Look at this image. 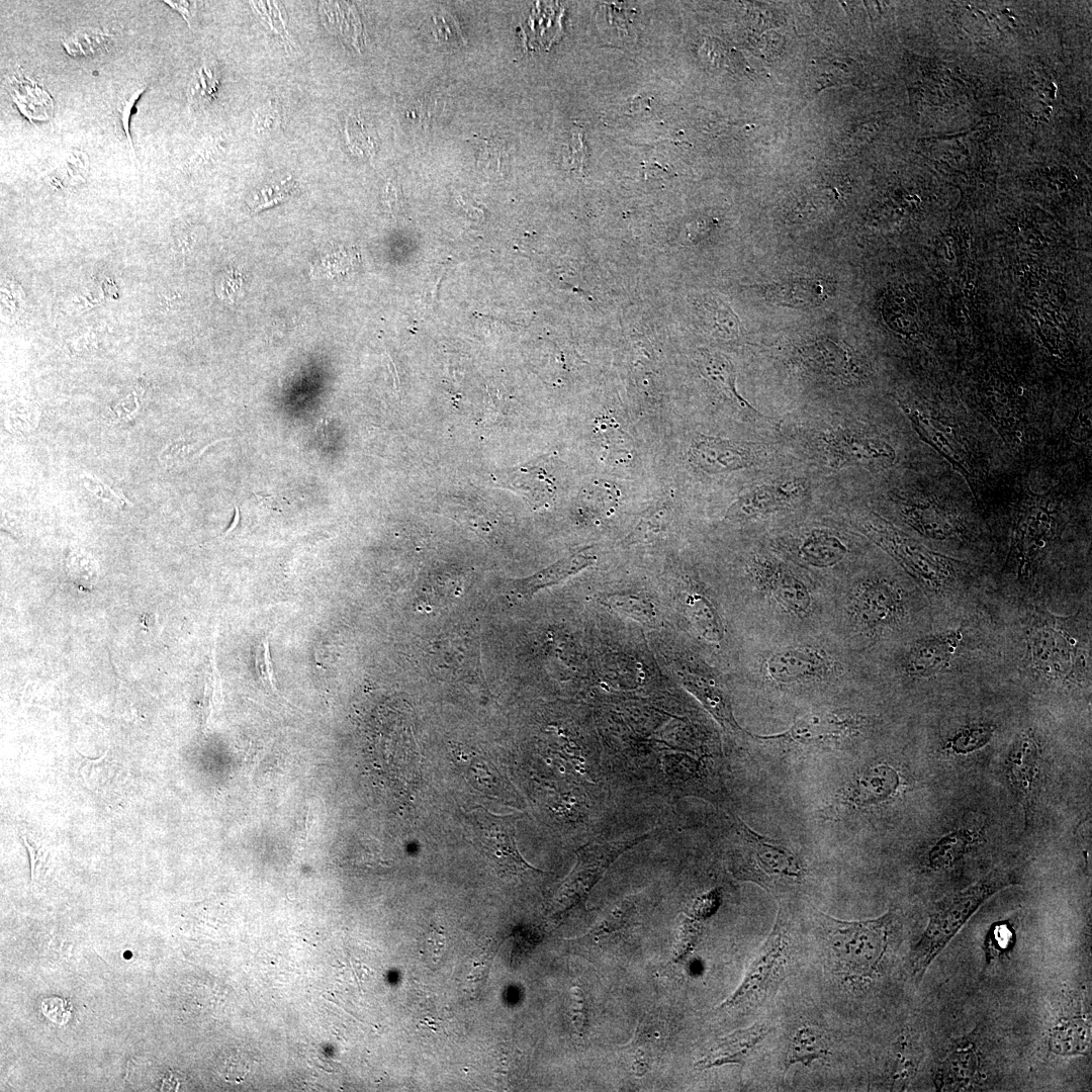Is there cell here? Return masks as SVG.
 <instances>
[{"mask_svg":"<svg viewBox=\"0 0 1092 1092\" xmlns=\"http://www.w3.org/2000/svg\"><path fill=\"white\" fill-rule=\"evenodd\" d=\"M763 669L777 684H804L830 678L837 673L838 663L824 648L801 644L774 651L765 659Z\"/></svg>","mask_w":1092,"mask_h":1092,"instance_id":"obj_10","label":"cell"},{"mask_svg":"<svg viewBox=\"0 0 1092 1092\" xmlns=\"http://www.w3.org/2000/svg\"><path fill=\"white\" fill-rule=\"evenodd\" d=\"M656 833H643L635 838L613 841H590L576 854L575 866L563 886L560 902L564 907L582 905L610 866L624 852L649 839Z\"/></svg>","mask_w":1092,"mask_h":1092,"instance_id":"obj_7","label":"cell"},{"mask_svg":"<svg viewBox=\"0 0 1092 1092\" xmlns=\"http://www.w3.org/2000/svg\"><path fill=\"white\" fill-rule=\"evenodd\" d=\"M996 727L990 723H974L960 728L947 741L946 747L958 754H969L987 745Z\"/></svg>","mask_w":1092,"mask_h":1092,"instance_id":"obj_38","label":"cell"},{"mask_svg":"<svg viewBox=\"0 0 1092 1092\" xmlns=\"http://www.w3.org/2000/svg\"><path fill=\"white\" fill-rule=\"evenodd\" d=\"M750 573L758 588L785 612L800 617L811 612L813 597L809 586L786 565L759 557L753 560Z\"/></svg>","mask_w":1092,"mask_h":1092,"instance_id":"obj_12","label":"cell"},{"mask_svg":"<svg viewBox=\"0 0 1092 1092\" xmlns=\"http://www.w3.org/2000/svg\"><path fill=\"white\" fill-rule=\"evenodd\" d=\"M861 528L928 592L940 593L954 580L959 561L929 550L879 516L864 520Z\"/></svg>","mask_w":1092,"mask_h":1092,"instance_id":"obj_4","label":"cell"},{"mask_svg":"<svg viewBox=\"0 0 1092 1092\" xmlns=\"http://www.w3.org/2000/svg\"><path fill=\"white\" fill-rule=\"evenodd\" d=\"M1013 884L1011 874L995 869L971 886L935 901L927 926L911 953L913 976L921 979L975 912L994 894Z\"/></svg>","mask_w":1092,"mask_h":1092,"instance_id":"obj_1","label":"cell"},{"mask_svg":"<svg viewBox=\"0 0 1092 1092\" xmlns=\"http://www.w3.org/2000/svg\"><path fill=\"white\" fill-rule=\"evenodd\" d=\"M1007 778L1025 812H1029L1039 786L1040 752L1031 731L1019 733L1006 757Z\"/></svg>","mask_w":1092,"mask_h":1092,"instance_id":"obj_16","label":"cell"},{"mask_svg":"<svg viewBox=\"0 0 1092 1092\" xmlns=\"http://www.w3.org/2000/svg\"><path fill=\"white\" fill-rule=\"evenodd\" d=\"M704 318L710 331L719 338L733 339L739 335L740 323L732 309L716 296H706L703 301Z\"/></svg>","mask_w":1092,"mask_h":1092,"instance_id":"obj_36","label":"cell"},{"mask_svg":"<svg viewBox=\"0 0 1092 1092\" xmlns=\"http://www.w3.org/2000/svg\"><path fill=\"white\" fill-rule=\"evenodd\" d=\"M517 476L519 477H515V486L525 491L531 500L541 504L551 499L554 486L542 470L526 468Z\"/></svg>","mask_w":1092,"mask_h":1092,"instance_id":"obj_42","label":"cell"},{"mask_svg":"<svg viewBox=\"0 0 1092 1092\" xmlns=\"http://www.w3.org/2000/svg\"><path fill=\"white\" fill-rule=\"evenodd\" d=\"M686 612L699 634L710 642H719L724 636L722 620L704 595L692 593L686 598Z\"/></svg>","mask_w":1092,"mask_h":1092,"instance_id":"obj_33","label":"cell"},{"mask_svg":"<svg viewBox=\"0 0 1092 1092\" xmlns=\"http://www.w3.org/2000/svg\"><path fill=\"white\" fill-rule=\"evenodd\" d=\"M848 549L842 539L827 530H814L798 543L796 553L805 563L815 567H829L839 563Z\"/></svg>","mask_w":1092,"mask_h":1092,"instance_id":"obj_30","label":"cell"},{"mask_svg":"<svg viewBox=\"0 0 1092 1092\" xmlns=\"http://www.w3.org/2000/svg\"><path fill=\"white\" fill-rule=\"evenodd\" d=\"M603 423L598 424L597 430L602 438L605 449L628 452L627 447L630 442H626L625 433L620 428L615 427L612 419H603Z\"/></svg>","mask_w":1092,"mask_h":1092,"instance_id":"obj_47","label":"cell"},{"mask_svg":"<svg viewBox=\"0 0 1092 1092\" xmlns=\"http://www.w3.org/2000/svg\"><path fill=\"white\" fill-rule=\"evenodd\" d=\"M239 520H240V512H239V509L237 507H235V516H234L233 523L230 525L229 529L224 532V535H228L231 531H233L237 527V525L239 523Z\"/></svg>","mask_w":1092,"mask_h":1092,"instance_id":"obj_57","label":"cell"},{"mask_svg":"<svg viewBox=\"0 0 1092 1092\" xmlns=\"http://www.w3.org/2000/svg\"><path fill=\"white\" fill-rule=\"evenodd\" d=\"M1014 941V934L1006 922L996 923L990 928L986 940L988 961L1008 950Z\"/></svg>","mask_w":1092,"mask_h":1092,"instance_id":"obj_46","label":"cell"},{"mask_svg":"<svg viewBox=\"0 0 1092 1092\" xmlns=\"http://www.w3.org/2000/svg\"><path fill=\"white\" fill-rule=\"evenodd\" d=\"M572 1017L576 1030L584 1033L588 1027V1002L582 987L575 985L571 990Z\"/></svg>","mask_w":1092,"mask_h":1092,"instance_id":"obj_49","label":"cell"},{"mask_svg":"<svg viewBox=\"0 0 1092 1092\" xmlns=\"http://www.w3.org/2000/svg\"><path fill=\"white\" fill-rule=\"evenodd\" d=\"M81 481L84 487L88 491H90L91 494L103 502H107L118 507L123 506L127 502V499L123 495L117 493V491H115L111 486L107 485L94 475H89L86 473L82 474Z\"/></svg>","mask_w":1092,"mask_h":1092,"instance_id":"obj_48","label":"cell"},{"mask_svg":"<svg viewBox=\"0 0 1092 1092\" xmlns=\"http://www.w3.org/2000/svg\"><path fill=\"white\" fill-rule=\"evenodd\" d=\"M902 588L886 577H869L850 592L847 613L852 625L867 636H877L899 624L906 612Z\"/></svg>","mask_w":1092,"mask_h":1092,"instance_id":"obj_5","label":"cell"},{"mask_svg":"<svg viewBox=\"0 0 1092 1092\" xmlns=\"http://www.w3.org/2000/svg\"><path fill=\"white\" fill-rule=\"evenodd\" d=\"M730 842L731 872L737 879L766 887L778 881L796 883L806 875L805 864L797 853L787 845L758 834L737 817L732 825Z\"/></svg>","mask_w":1092,"mask_h":1092,"instance_id":"obj_3","label":"cell"},{"mask_svg":"<svg viewBox=\"0 0 1092 1092\" xmlns=\"http://www.w3.org/2000/svg\"><path fill=\"white\" fill-rule=\"evenodd\" d=\"M568 159L570 165L575 169H582L585 162L588 159L587 148L583 139V132L580 128H574L572 130V138L569 145Z\"/></svg>","mask_w":1092,"mask_h":1092,"instance_id":"obj_53","label":"cell"},{"mask_svg":"<svg viewBox=\"0 0 1092 1092\" xmlns=\"http://www.w3.org/2000/svg\"><path fill=\"white\" fill-rule=\"evenodd\" d=\"M595 561L596 556L594 554L588 550H581L557 561L532 576L519 580L514 589H512L513 598L516 601L530 599L538 590L566 579L590 566Z\"/></svg>","mask_w":1092,"mask_h":1092,"instance_id":"obj_23","label":"cell"},{"mask_svg":"<svg viewBox=\"0 0 1092 1092\" xmlns=\"http://www.w3.org/2000/svg\"><path fill=\"white\" fill-rule=\"evenodd\" d=\"M800 357L807 369L843 384L859 380L862 373L851 350L829 338H819L805 345Z\"/></svg>","mask_w":1092,"mask_h":1092,"instance_id":"obj_17","label":"cell"},{"mask_svg":"<svg viewBox=\"0 0 1092 1092\" xmlns=\"http://www.w3.org/2000/svg\"><path fill=\"white\" fill-rule=\"evenodd\" d=\"M23 840H24V845L26 846V848L28 850L29 857H30L31 880L33 881L34 875H35L34 874V872H35V863H36V860H37L36 859V851L31 845L28 844L25 837H23Z\"/></svg>","mask_w":1092,"mask_h":1092,"instance_id":"obj_56","label":"cell"},{"mask_svg":"<svg viewBox=\"0 0 1092 1092\" xmlns=\"http://www.w3.org/2000/svg\"><path fill=\"white\" fill-rule=\"evenodd\" d=\"M281 116L272 103L260 108L254 118V127L258 133L269 132L279 126Z\"/></svg>","mask_w":1092,"mask_h":1092,"instance_id":"obj_52","label":"cell"},{"mask_svg":"<svg viewBox=\"0 0 1092 1092\" xmlns=\"http://www.w3.org/2000/svg\"><path fill=\"white\" fill-rule=\"evenodd\" d=\"M6 88L14 103L29 120H48L54 114V100L35 80L17 71L7 78Z\"/></svg>","mask_w":1092,"mask_h":1092,"instance_id":"obj_26","label":"cell"},{"mask_svg":"<svg viewBox=\"0 0 1092 1092\" xmlns=\"http://www.w3.org/2000/svg\"><path fill=\"white\" fill-rule=\"evenodd\" d=\"M920 438L941 453L966 477L971 476L970 466L950 432L936 421L917 411L902 405Z\"/></svg>","mask_w":1092,"mask_h":1092,"instance_id":"obj_28","label":"cell"},{"mask_svg":"<svg viewBox=\"0 0 1092 1092\" xmlns=\"http://www.w3.org/2000/svg\"><path fill=\"white\" fill-rule=\"evenodd\" d=\"M600 603L608 608L627 615L645 625L658 622V612L654 603L647 597L634 594H612L601 598Z\"/></svg>","mask_w":1092,"mask_h":1092,"instance_id":"obj_35","label":"cell"},{"mask_svg":"<svg viewBox=\"0 0 1092 1092\" xmlns=\"http://www.w3.org/2000/svg\"><path fill=\"white\" fill-rule=\"evenodd\" d=\"M980 1056L976 1046L964 1042L953 1048L941 1061L934 1077L937 1090H959L970 1085L979 1071Z\"/></svg>","mask_w":1092,"mask_h":1092,"instance_id":"obj_24","label":"cell"},{"mask_svg":"<svg viewBox=\"0 0 1092 1092\" xmlns=\"http://www.w3.org/2000/svg\"><path fill=\"white\" fill-rule=\"evenodd\" d=\"M717 901L718 898L715 894L711 893L709 895L703 896L695 904L694 908L696 913L702 916L707 915L708 913H712L713 909H715L716 907Z\"/></svg>","mask_w":1092,"mask_h":1092,"instance_id":"obj_55","label":"cell"},{"mask_svg":"<svg viewBox=\"0 0 1092 1092\" xmlns=\"http://www.w3.org/2000/svg\"><path fill=\"white\" fill-rule=\"evenodd\" d=\"M679 676L684 687L703 704L724 730L734 733L741 731L733 716L728 696L714 678L690 671H680Z\"/></svg>","mask_w":1092,"mask_h":1092,"instance_id":"obj_22","label":"cell"},{"mask_svg":"<svg viewBox=\"0 0 1092 1092\" xmlns=\"http://www.w3.org/2000/svg\"><path fill=\"white\" fill-rule=\"evenodd\" d=\"M807 490L808 483L803 478L752 487L728 508L726 519L745 522L772 514L802 502Z\"/></svg>","mask_w":1092,"mask_h":1092,"instance_id":"obj_14","label":"cell"},{"mask_svg":"<svg viewBox=\"0 0 1092 1092\" xmlns=\"http://www.w3.org/2000/svg\"><path fill=\"white\" fill-rule=\"evenodd\" d=\"M828 933V941L839 972L850 979H866L876 974L885 958L894 914L845 921L819 913Z\"/></svg>","mask_w":1092,"mask_h":1092,"instance_id":"obj_2","label":"cell"},{"mask_svg":"<svg viewBox=\"0 0 1092 1092\" xmlns=\"http://www.w3.org/2000/svg\"><path fill=\"white\" fill-rule=\"evenodd\" d=\"M470 823L485 853L502 876L517 877L542 873L520 853L516 841V816L495 815L483 807L468 812Z\"/></svg>","mask_w":1092,"mask_h":1092,"instance_id":"obj_8","label":"cell"},{"mask_svg":"<svg viewBox=\"0 0 1092 1092\" xmlns=\"http://www.w3.org/2000/svg\"><path fill=\"white\" fill-rule=\"evenodd\" d=\"M667 523L668 509L664 506L656 508L653 512L647 513L642 517L632 533L626 537L624 543L631 546L652 540L656 535L665 530Z\"/></svg>","mask_w":1092,"mask_h":1092,"instance_id":"obj_43","label":"cell"},{"mask_svg":"<svg viewBox=\"0 0 1092 1092\" xmlns=\"http://www.w3.org/2000/svg\"><path fill=\"white\" fill-rule=\"evenodd\" d=\"M165 3L175 9L177 12H179L183 16L184 20L188 23L189 27H191V19L195 12L196 2L165 1Z\"/></svg>","mask_w":1092,"mask_h":1092,"instance_id":"obj_54","label":"cell"},{"mask_svg":"<svg viewBox=\"0 0 1092 1092\" xmlns=\"http://www.w3.org/2000/svg\"><path fill=\"white\" fill-rule=\"evenodd\" d=\"M109 31L98 27L78 29L62 39L63 47L72 57H90L99 54L112 40Z\"/></svg>","mask_w":1092,"mask_h":1092,"instance_id":"obj_37","label":"cell"},{"mask_svg":"<svg viewBox=\"0 0 1092 1092\" xmlns=\"http://www.w3.org/2000/svg\"><path fill=\"white\" fill-rule=\"evenodd\" d=\"M830 463L841 468L848 465H891L896 453L885 440L854 428L839 427L825 438Z\"/></svg>","mask_w":1092,"mask_h":1092,"instance_id":"obj_13","label":"cell"},{"mask_svg":"<svg viewBox=\"0 0 1092 1092\" xmlns=\"http://www.w3.org/2000/svg\"><path fill=\"white\" fill-rule=\"evenodd\" d=\"M829 1053V1043L826 1034L814 1027H802L791 1038L785 1073L795 1064L811 1065L815 1061L824 1060Z\"/></svg>","mask_w":1092,"mask_h":1092,"instance_id":"obj_32","label":"cell"},{"mask_svg":"<svg viewBox=\"0 0 1092 1092\" xmlns=\"http://www.w3.org/2000/svg\"><path fill=\"white\" fill-rule=\"evenodd\" d=\"M698 925L691 919H685L673 950V958L679 960L694 946L698 934Z\"/></svg>","mask_w":1092,"mask_h":1092,"instance_id":"obj_50","label":"cell"},{"mask_svg":"<svg viewBox=\"0 0 1092 1092\" xmlns=\"http://www.w3.org/2000/svg\"><path fill=\"white\" fill-rule=\"evenodd\" d=\"M971 842L972 834L966 829L953 830L941 836L929 849V866L935 870L953 866L967 852Z\"/></svg>","mask_w":1092,"mask_h":1092,"instance_id":"obj_34","label":"cell"},{"mask_svg":"<svg viewBox=\"0 0 1092 1092\" xmlns=\"http://www.w3.org/2000/svg\"><path fill=\"white\" fill-rule=\"evenodd\" d=\"M254 662L257 670L258 677L263 687L273 693L277 694L276 678L273 670V664L270 657L269 637H263L254 646Z\"/></svg>","mask_w":1092,"mask_h":1092,"instance_id":"obj_45","label":"cell"},{"mask_svg":"<svg viewBox=\"0 0 1092 1092\" xmlns=\"http://www.w3.org/2000/svg\"><path fill=\"white\" fill-rule=\"evenodd\" d=\"M346 138L351 151L361 157H370L376 146L359 116H350L346 122Z\"/></svg>","mask_w":1092,"mask_h":1092,"instance_id":"obj_44","label":"cell"},{"mask_svg":"<svg viewBox=\"0 0 1092 1092\" xmlns=\"http://www.w3.org/2000/svg\"><path fill=\"white\" fill-rule=\"evenodd\" d=\"M41 1010L52 1021L64 1024L70 1015V1002L60 997H50L42 1001Z\"/></svg>","mask_w":1092,"mask_h":1092,"instance_id":"obj_51","label":"cell"},{"mask_svg":"<svg viewBox=\"0 0 1092 1092\" xmlns=\"http://www.w3.org/2000/svg\"><path fill=\"white\" fill-rule=\"evenodd\" d=\"M218 75L214 67L204 64L194 73L188 89L189 102L193 106L209 103L218 87Z\"/></svg>","mask_w":1092,"mask_h":1092,"instance_id":"obj_40","label":"cell"},{"mask_svg":"<svg viewBox=\"0 0 1092 1092\" xmlns=\"http://www.w3.org/2000/svg\"><path fill=\"white\" fill-rule=\"evenodd\" d=\"M902 781L897 768L887 762L874 763L857 774L844 790L843 802L853 808H869L892 800Z\"/></svg>","mask_w":1092,"mask_h":1092,"instance_id":"obj_19","label":"cell"},{"mask_svg":"<svg viewBox=\"0 0 1092 1092\" xmlns=\"http://www.w3.org/2000/svg\"><path fill=\"white\" fill-rule=\"evenodd\" d=\"M1027 649L1031 668L1048 679H1067L1082 668L1081 650L1057 618H1043L1030 626Z\"/></svg>","mask_w":1092,"mask_h":1092,"instance_id":"obj_6","label":"cell"},{"mask_svg":"<svg viewBox=\"0 0 1092 1092\" xmlns=\"http://www.w3.org/2000/svg\"><path fill=\"white\" fill-rule=\"evenodd\" d=\"M860 727L861 721L854 715L817 710L798 717L785 732L759 738L783 740L803 746H829L856 734Z\"/></svg>","mask_w":1092,"mask_h":1092,"instance_id":"obj_11","label":"cell"},{"mask_svg":"<svg viewBox=\"0 0 1092 1092\" xmlns=\"http://www.w3.org/2000/svg\"><path fill=\"white\" fill-rule=\"evenodd\" d=\"M146 88H147L146 84H142V83L129 84V85L125 86V88L120 89L118 91L115 99H114V106H113L114 116L116 117L117 122L120 125V128L124 133L126 144H127V146L129 148V151L131 152V155L133 157H135V155H134L132 140H131V136H130V133H129V118H130L131 109H132L134 103L136 102L139 97L143 94V92L146 90Z\"/></svg>","mask_w":1092,"mask_h":1092,"instance_id":"obj_41","label":"cell"},{"mask_svg":"<svg viewBox=\"0 0 1092 1092\" xmlns=\"http://www.w3.org/2000/svg\"><path fill=\"white\" fill-rule=\"evenodd\" d=\"M689 457L698 469L724 473L746 468L753 463L751 451L744 445L710 436H698L692 442Z\"/></svg>","mask_w":1092,"mask_h":1092,"instance_id":"obj_20","label":"cell"},{"mask_svg":"<svg viewBox=\"0 0 1092 1092\" xmlns=\"http://www.w3.org/2000/svg\"><path fill=\"white\" fill-rule=\"evenodd\" d=\"M1053 526L1052 512L1048 506L1031 503L1018 519L1012 551L1019 575H1026L1045 546Z\"/></svg>","mask_w":1092,"mask_h":1092,"instance_id":"obj_18","label":"cell"},{"mask_svg":"<svg viewBox=\"0 0 1092 1092\" xmlns=\"http://www.w3.org/2000/svg\"><path fill=\"white\" fill-rule=\"evenodd\" d=\"M580 502L592 516H606L615 511L619 502V490L608 481H595L583 489Z\"/></svg>","mask_w":1092,"mask_h":1092,"instance_id":"obj_39","label":"cell"},{"mask_svg":"<svg viewBox=\"0 0 1092 1092\" xmlns=\"http://www.w3.org/2000/svg\"><path fill=\"white\" fill-rule=\"evenodd\" d=\"M697 365L701 374L720 388L739 407L757 414V411L737 391L735 368L724 354L704 350L699 353Z\"/></svg>","mask_w":1092,"mask_h":1092,"instance_id":"obj_31","label":"cell"},{"mask_svg":"<svg viewBox=\"0 0 1092 1092\" xmlns=\"http://www.w3.org/2000/svg\"><path fill=\"white\" fill-rule=\"evenodd\" d=\"M902 513L912 527L929 538L944 540L959 532L953 516L935 504L907 502Z\"/></svg>","mask_w":1092,"mask_h":1092,"instance_id":"obj_29","label":"cell"},{"mask_svg":"<svg viewBox=\"0 0 1092 1092\" xmlns=\"http://www.w3.org/2000/svg\"><path fill=\"white\" fill-rule=\"evenodd\" d=\"M963 640L961 629H950L916 640L902 659V668L912 677L925 678L949 667Z\"/></svg>","mask_w":1092,"mask_h":1092,"instance_id":"obj_15","label":"cell"},{"mask_svg":"<svg viewBox=\"0 0 1092 1092\" xmlns=\"http://www.w3.org/2000/svg\"><path fill=\"white\" fill-rule=\"evenodd\" d=\"M768 1030V1026L764 1023H756L747 1028L735 1030L719 1038L713 1048L695 1064V1067L705 1070L725 1064L743 1066L757 1044L767 1035Z\"/></svg>","mask_w":1092,"mask_h":1092,"instance_id":"obj_21","label":"cell"},{"mask_svg":"<svg viewBox=\"0 0 1092 1092\" xmlns=\"http://www.w3.org/2000/svg\"><path fill=\"white\" fill-rule=\"evenodd\" d=\"M1091 1021L1080 1013L1060 1018L1052 1027L1048 1046L1058 1056L1085 1054L1091 1043Z\"/></svg>","mask_w":1092,"mask_h":1092,"instance_id":"obj_27","label":"cell"},{"mask_svg":"<svg viewBox=\"0 0 1092 1092\" xmlns=\"http://www.w3.org/2000/svg\"><path fill=\"white\" fill-rule=\"evenodd\" d=\"M787 948V934L778 916L771 932L749 965L740 985L718 1009L751 1005L768 993L783 974Z\"/></svg>","mask_w":1092,"mask_h":1092,"instance_id":"obj_9","label":"cell"},{"mask_svg":"<svg viewBox=\"0 0 1092 1092\" xmlns=\"http://www.w3.org/2000/svg\"><path fill=\"white\" fill-rule=\"evenodd\" d=\"M832 287L827 281L801 278L775 283L765 288V297L778 305L793 308L813 307L824 302Z\"/></svg>","mask_w":1092,"mask_h":1092,"instance_id":"obj_25","label":"cell"}]
</instances>
